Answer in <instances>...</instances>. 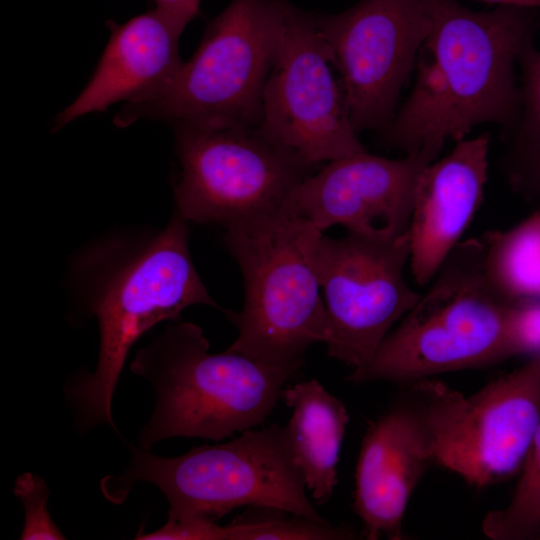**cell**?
Returning <instances> with one entry per match:
<instances>
[{"label": "cell", "instance_id": "cell-1", "mask_svg": "<svg viewBox=\"0 0 540 540\" xmlns=\"http://www.w3.org/2000/svg\"><path fill=\"white\" fill-rule=\"evenodd\" d=\"M433 24L416 59L414 86L390 123L383 143L408 154L438 156L481 124L505 135L516 125L520 85L515 65L540 26V9L497 6L475 11L456 0H430Z\"/></svg>", "mask_w": 540, "mask_h": 540}, {"label": "cell", "instance_id": "cell-2", "mask_svg": "<svg viewBox=\"0 0 540 540\" xmlns=\"http://www.w3.org/2000/svg\"><path fill=\"white\" fill-rule=\"evenodd\" d=\"M72 282L100 334L95 371L72 378L65 397L79 432L108 424L111 403L131 346L158 323L179 321L193 305L213 306L189 250V221L174 208L159 231L120 232L81 251Z\"/></svg>", "mask_w": 540, "mask_h": 540}, {"label": "cell", "instance_id": "cell-3", "mask_svg": "<svg viewBox=\"0 0 540 540\" xmlns=\"http://www.w3.org/2000/svg\"><path fill=\"white\" fill-rule=\"evenodd\" d=\"M510 305L488 276L482 238L460 241L372 359L346 380L403 385L514 357Z\"/></svg>", "mask_w": 540, "mask_h": 540}, {"label": "cell", "instance_id": "cell-4", "mask_svg": "<svg viewBox=\"0 0 540 540\" xmlns=\"http://www.w3.org/2000/svg\"><path fill=\"white\" fill-rule=\"evenodd\" d=\"M209 349L198 325L179 320L136 353L131 371L156 394L140 448L178 436L219 441L252 429L265 421L292 378L242 354Z\"/></svg>", "mask_w": 540, "mask_h": 540}, {"label": "cell", "instance_id": "cell-5", "mask_svg": "<svg viewBox=\"0 0 540 540\" xmlns=\"http://www.w3.org/2000/svg\"><path fill=\"white\" fill-rule=\"evenodd\" d=\"M130 464L120 476L103 479L104 495L121 503L132 485H156L169 503L168 521H216L236 508L280 510L329 523L306 495L285 426L248 429L231 441L194 447L176 457H161L131 447Z\"/></svg>", "mask_w": 540, "mask_h": 540}, {"label": "cell", "instance_id": "cell-6", "mask_svg": "<svg viewBox=\"0 0 540 540\" xmlns=\"http://www.w3.org/2000/svg\"><path fill=\"white\" fill-rule=\"evenodd\" d=\"M287 0H232L207 25L194 54L157 92L124 104L114 124L140 119L259 126Z\"/></svg>", "mask_w": 540, "mask_h": 540}, {"label": "cell", "instance_id": "cell-7", "mask_svg": "<svg viewBox=\"0 0 540 540\" xmlns=\"http://www.w3.org/2000/svg\"><path fill=\"white\" fill-rule=\"evenodd\" d=\"M300 227L299 218L282 213L226 228L224 235L244 281L241 311L222 310L238 331L227 351L292 377L307 349L328 339L327 311Z\"/></svg>", "mask_w": 540, "mask_h": 540}, {"label": "cell", "instance_id": "cell-8", "mask_svg": "<svg viewBox=\"0 0 540 540\" xmlns=\"http://www.w3.org/2000/svg\"><path fill=\"white\" fill-rule=\"evenodd\" d=\"M171 124L180 167L175 209L189 222L226 229L282 214L291 194L315 170L259 126Z\"/></svg>", "mask_w": 540, "mask_h": 540}, {"label": "cell", "instance_id": "cell-9", "mask_svg": "<svg viewBox=\"0 0 540 540\" xmlns=\"http://www.w3.org/2000/svg\"><path fill=\"white\" fill-rule=\"evenodd\" d=\"M401 386L419 408L432 464L479 488L520 471L540 423V354L471 395L434 377Z\"/></svg>", "mask_w": 540, "mask_h": 540}, {"label": "cell", "instance_id": "cell-10", "mask_svg": "<svg viewBox=\"0 0 540 540\" xmlns=\"http://www.w3.org/2000/svg\"><path fill=\"white\" fill-rule=\"evenodd\" d=\"M299 219L300 243L324 295L328 356L360 368L421 296L404 278L408 231L393 240L349 232L332 238Z\"/></svg>", "mask_w": 540, "mask_h": 540}, {"label": "cell", "instance_id": "cell-11", "mask_svg": "<svg viewBox=\"0 0 540 540\" xmlns=\"http://www.w3.org/2000/svg\"><path fill=\"white\" fill-rule=\"evenodd\" d=\"M259 128L318 165L366 151L316 16L289 4L279 52L263 92Z\"/></svg>", "mask_w": 540, "mask_h": 540}, {"label": "cell", "instance_id": "cell-12", "mask_svg": "<svg viewBox=\"0 0 540 540\" xmlns=\"http://www.w3.org/2000/svg\"><path fill=\"white\" fill-rule=\"evenodd\" d=\"M338 71L357 133L383 130L432 29L430 0H361L338 14L315 15Z\"/></svg>", "mask_w": 540, "mask_h": 540}, {"label": "cell", "instance_id": "cell-13", "mask_svg": "<svg viewBox=\"0 0 540 540\" xmlns=\"http://www.w3.org/2000/svg\"><path fill=\"white\" fill-rule=\"evenodd\" d=\"M436 158L426 151L400 159L363 151L329 161L294 190L283 212L321 232L341 225L360 236L396 239L408 231L419 178Z\"/></svg>", "mask_w": 540, "mask_h": 540}, {"label": "cell", "instance_id": "cell-14", "mask_svg": "<svg viewBox=\"0 0 540 540\" xmlns=\"http://www.w3.org/2000/svg\"><path fill=\"white\" fill-rule=\"evenodd\" d=\"M431 464L422 416L402 386L397 399L369 425L358 454L353 507L366 539L406 538L402 523L408 503Z\"/></svg>", "mask_w": 540, "mask_h": 540}, {"label": "cell", "instance_id": "cell-15", "mask_svg": "<svg viewBox=\"0 0 540 540\" xmlns=\"http://www.w3.org/2000/svg\"><path fill=\"white\" fill-rule=\"evenodd\" d=\"M489 145L488 133L462 139L419 178L408 234L409 265L420 286L431 282L482 204Z\"/></svg>", "mask_w": 540, "mask_h": 540}, {"label": "cell", "instance_id": "cell-16", "mask_svg": "<svg viewBox=\"0 0 540 540\" xmlns=\"http://www.w3.org/2000/svg\"><path fill=\"white\" fill-rule=\"evenodd\" d=\"M181 33L155 9L122 25L112 23L109 41L90 80L56 118L57 130L119 102L141 100L164 87L183 61Z\"/></svg>", "mask_w": 540, "mask_h": 540}, {"label": "cell", "instance_id": "cell-17", "mask_svg": "<svg viewBox=\"0 0 540 540\" xmlns=\"http://www.w3.org/2000/svg\"><path fill=\"white\" fill-rule=\"evenodd\" d=\"M280 399L292 410L285 427L306 488L318 504H324L338 481L336 467L348 411L316 379L283 389Z\"/></svg>", "mask_w": 540, "mask_h": 540}, {"label": "cell", "instance_id": "cell-18", "mask_svg": "<svg viewBox=\"0 0 540 540\" xmlns=\"http://www.w3.org/2000/svg\"><path fill=\"white\" fill-rule=\"evenodd\" d=\"M521 107L516 125L503 135L502 171L513 192L540 208V50L533 41L521 51Z\"/></svg>", "mask_w": 540, "mask_h": 540}, {"label": "cell", "instance_id": "cell-19", "mask_svg": "<svg viewBox=\"0 0 540 540\" xmlns=\"http://www.w3.org/2000/svg\"><path fill=\"white\" fill-rule=\"evenodd\" d=\"M488 276L508 302L540 299V208L505 231H486Z\"/></svg>", "mask_w": 540, "mask_h": 540}, {"label": "cell", "instance_id": "cell-20", "mask_svg": "<svg viewBox=\"0 0 540 540\" xmlns=\"http://www.w3.org/2000/svg\"><path fill=\"white\" fill-rule=\"evenodd\" d=\"M232 540H343L353 539L347 528L310 520L294 515L293 518L274 515L236 519L229 524Z\"/></svg>", "mask_w": 540, "mask_h": 540}, {"label": "cell", "instance_id": "cell-21", "mask_svg": "<svg viewBox=\"0 0 540 540\" xmlns=\"http://www.w3.org/2000/svg\"><path fill=\"white\" fill-rule=\"evenodd\" d=\"M14 492L25 509L22 540L65 539L48 513L49 490L42 478L30 472L23 473L16 480Z\"/></svg>", "mask_w": 540, "mask_h": 540}, {"label": "cell", "instance_id": "cell-22", "mask_svg": "<svg viewBox=\"0 0 540 540\" xmlns=\"http://www.w3.org/2000/svg\"><path fill=\"white\" fill-rule=\"evenodd\" d=\"M509 328L515 356L540 354V299L512 302Z\"/></svg>", "mask_w": 540, "mask_h": 540}, {"label": "cell", "instance_id": "cell-23", "mask_svg": "<svg viewBox=\"0 0 540 540\" xmlns=\"http://www.w3.org/2000/svg\"><path fill=\"white\" fill-rule=\"evenodd\" d=\"M141 540H232L230 525L220 526L215 521L182 520L169 522L160 529L135 537Z\"/></svg>", "mask_w": 540, "mask_h": 540}, {"label": "cell", "instance_id": "cell-24", "mask_svg": "<svg viewBox=\"0 0 540 540\" xmlns=\"http://www.w3.org/2000/svg\"><path fill=\"white\" fill-rule=\"evenodd\" d=\"M154 1L156 2L155 10L180 33L199 12L200 0Z\"/></svg>", "mask_w": 540, "mask_h": 540}, {"label": "cell", "instance_id": "cell-25", "mask_svg": "<svg viewBox=\"0 0 540 540\" xmlns=\"http://www.w3.org/2000/svg\"><path fill=\"white\" fill-rule=\"evenodd\" d=\"M498 4V6H519L540 9V0H482Z\"/></svg>", "mask_w": 540, "mask_h": 540}]
</instances>
